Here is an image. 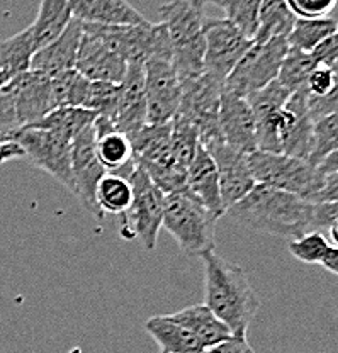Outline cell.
<instances>
[{"instance_id": "obj_13", "label": "cell", "mask_w": 338, "mask_h": 353, "mask_svg": "<svg viewBox=\"0 0 338 353\" xmlns=\"http://www.w3.org/2000/svg\"><path fill=\"white\" fill-rule=\"evenodd\" d=\"M95 138L97 134L92 123L83 128L72 141V172L73 183H75L73 194L87 211L97 218H102L95 192H97L99 182L108 174V170L102 167L95 153Z\"/></svg>"}, {"instance_id": "obj_28", "label": "cell", "mask_w": 338, "mask_h": 353, "mask_svg": "<svg viewBox=\"0 0 338 353\" xmlns=\"http://www.w3.org/2000/svg\"><path fill=\"white\" fill-rule=\"evenodd\" d=\"M36 53L31 29L28 28L10 38L0 41V70L10 79L31 70V60Z\"/></svg>"}, {"instance_id": "obj_43", "label": "cell", "mask_w": 338, "mask_h": 353, "mask_svg": "<svg viewBox=\"0 0 338 353\" xmlns=\"http://www.w3.org/2000/svg\"><path fill=\"white\" fill-rule=\"evenodd\" d=\"M311 57L316 65L332 66L338 63V31L333 32L326 39H323L318 46L311 51Z\"/></svg>"}, {"instance_id": "obj_8", "label": "cell", "mask_w": 338, "mask_h": 353, "mask_svg": "<svg viewBox=\"0 0 338 353\" xmlns=\"http://www.w3.org/2000/svg\"><path fill=\"white\" fill-rule=\"evenodd\" d=\"M223 83L208 73L182 83L181 105L175 116H181L196 128L199 143L206 150L225 141L218 121Z\"/></svg>"}, {"instance_id": "obj_6", "label": "cell", "mask_w": 338, "mask_h": 353, "mask_svg": "<svg viewBox=\"0 0 338 353\" xmlns=\"http://www.w3.org/2000/svg\"><path fill=\"white\" fill-rule=\"evenodd\" d=\"M248 163L255 183L284 190L310 202H315L325 183V174L318 167L288 154L255 150L248 154Z\"/></svg>"}, {"instance_id": "obj_45", "label": "cell", "mask_w": 338, "mask_h": 353, "mask_svg": "<svg viewBox=\"0 0 338 353\" xmlns=\"http://www.w3.org/2000/svg\"><path fill=\"white\" fill-rule=\"evenodd\" d=\"M318 202H338V172L325 175V183L315 197V204Z\"/></svg>"}, {"instance_id": "obj_19", "label": "cell", "mask_w": 338, "mask_h": 353, "mask_svg": "<svg viewBox=\"0 0 338 353\" xmlns=\"http://www.w3.org/2000/svg\"><path fill=\"white\" fill-rule=\"evenodd\" d=\"M83 36V24L72 19L65 31L41 50L34 53L31 60V70L45 73L48 77L60 75V73L75 70L77 54H79L80 41Z\"/></svg>"}, {"instance_id": "obj_1", "label": "cell", "mask_w": 338, "mask_h": 353, "mask_svg": "<svg viewBox=\"0 0 338 353\" xmlns=\"http://www.w3.org/2000/svg\"><path fill=\"white\" fill-rule=\"evenodd\" d=\"M315 202L274 187L255 183L252 190L225 212L247 230L296 240L310 233Z\"/></svg>"}, {"instance_id": "obj_34", "label": "cell", "mask_w": 338, "mask_h": 353, "mask_svg": "<svg viewBox=\"0 0 338 353\" xmlns=\"http://www.w3.org/2000/svg\"><path fill=\"white\" fill-rule=\"evenodd\" d=\"M199 146V134L196 128L181 116L172 119V160L179 168L187 172L190 161Z\"/></svg>"}, {"instance_id": "obj_21", "label": "cell", "mask_w": 338, "mask_h": 353, "mask_svg": "<svg viewBox=\"0 0 338 353\" xmlns=\"http://www.w3.org/2000/svg\"><path fill=\"white\" fill-rule=\"evenodd\" d=\"M70 12L82 24L135 26L146 21L128 0H70Z\"/></svg>"}, {"instance_id": "obj_11", "label": "cell", "mask_w": 338, "mask_h": 353, "mask_svg": "<svg viewBox=\"0 0 338 353\" xmlns=\"http://www.w3.org/2000/svg\"><path fill=\"white\" fill-rule=\"evenodd\" d=\"M204 39V73L221 82L253 44V39L247 38L237 26L219 17H206Z\"/></svg>"}, {"instance_id": "obj_26", "label": "cell", "mask_w": 338, "mask_h": 353, "mask_svg": "<svg viewBox=\"0 0 338 353\" xmlns=\"http://www.w3.org/2000/svg\"><path fill=\"white\" fill-rule=\"evenodd\" d=\"M70 0H41L38 16L29 26L36 51L58 38L72 21Z\"/></svg>"}, {"instance_id": "obj_5", "label": "cell", "mask_w": 338, "mask_h": 353, "mask_svg": "<svg viewBox=\"0 0 338 353\" xmlns=\"http://www.w3.org/2000/svg\"><path fill=\"white\" fill-rule=\"evenodd\" d=\"M216 221L190 192L165 196L161 226L186 255L203 259L206 253L215 252Z\"/></svg>"}, {"instance_id": "obj_14", "label": "cell", "mask_w": 338, "mask_h": 353, "mask_svg": "<svg viewBox=\"0 0 338 353\" xmlns=\"http://www.w3.org/2000/svg\"><path fill=\"white\" fill-rule=\"evenodd\" d=\"M12 92L19 128L31 126L57 109L51 90V77L28 70L6 85Z\"/></svg>"}, {"instance_id": "obj_27", "label": "cell", "mask_w": 338, "mask_h": 353, "mask_svg": "<svg viewBox=\"0 0 338 353\" xmlns=\"http://www.w3.org/2000/svg\"><path fill=\"white\" fill-rule=\"evenodd\" d=\"M296 19L297 17L289 9L286 0H262L259 10V29L253 41L266 43L274 38L288 39Z\"/></svg>"}, {"instance_id": "obj_23", "label": "cell", "mask_w": 338, "mask_h": 353, "mask_svg": "<svg viewBox=\"0 0 338 353\" xmlns=\"http://www.w3.org/2000/svg\"><path fill=\"white\" fill-rule=\"evenodd\" d=\"M145 331L157 341L160 353H204L201 341L170 314L146 319Z\"/></svg>"}, {"instance_id": "obj_22", "label": "cell", "mask_w": 338, "mask_h": 353, "mask_svg": "<svg viewBox=\"0 0 338 353\" xmlns=\"http://www.w3.org/2000/svg\"><path fill=\"white\" fill-rule=\"evenodd\" d=\"M130 139L136 161L177 167L172 160V121L167 124H146Z\"/></svg>"}, {"instance_id": "obj_37", "label": "cell", "mask_w": 338, "mask_h": 353, "mask_svg": "<svg viewBox=\"0 0 338 353\" xmlns=\"http://www.w3.org/2000/svg\"><path fill=\"white\" fill-rule=\"evenodd\" d=\"M289 97H291V92L282 87L277 80H274L267 87L248 95L247 101L253 112V117H255V121H259L281 110Z\"/></svg>"}, {"instance_id": "obj_7", "label": "cell", "mask_w": 338, "mask_h": 353, "mask_svg": "<svg viewBox=\"0 0 338 353\" xmlns=\"http://www.w3.org/2000/svg\"><path fill=\"white\" fill-rule=\"evenodd\" d=\"M130 182L133 187V202L121 216L119 233L126 240L135 238L146 252H152L157 246L158 231L163 221L165 194L150 180L139 165L130 176Z\"/></svg>"}, {"instance_id": "obj_20", "label": "cell", "mask_w": 338, "mask_h": 353, "mask_svg": "<svg viewBox=\"0 0 338 353\" xmlns=\"http://www.w3.org/2000/svg\"><path fill=\"white\" fill-rule=\"evenodd\" d=\"M187 189L216 219L225 216L221 192H219L218 168L211 153L201 143L187 168Z\"/></svg>"}, {"instance_id": "obj_40", "label": "cell", "mask_w": 338, "mask_h": 353, "mask_svg": "<svg viewBox=\"0 0 338 353\" xmlns=\"http://www.w3.org/2000/svg\"><path fill=\"white\" fill-rule=\"evenodd\" d=\"M328 231L330 240L338 246V202H318L313 209L310 233Z\"/></svg>"}, {"instance_id": "obj_35", "label": "cell", "mask_w": 338, "mask_h": 353, "mask_svg": "<svg viewBox=\"0 0 338 353\" xmlns=\"http://www.w3.org/2000/svg\"><path fill=\"white\" fill-rule=\"evenodd\" d=\"M338 150V112L315 121L313 128V150L310 161L313 167H319L328 154Z\"/></svg>"}, {"instance_id": "obj_33", "label": "cell", "mask_w": 338, "mask_h": 353, "mask_svg": "<svg viewBox=\"0 0 338 353\" xmlns=\"http://www.w3.org/2000/svg\"><path fill=\"white\" fill-rule=\"evenodd\" d=\"M316 66L318 65H316L311 53H304V51L289 48L288 54H286L284 61L281 65V70H279L277 82L284 88H288L291 94L303 90V88H306L308 77L311 75Z\"/></svg>"}, {"instance_id": "obj_2", "label": "cell", "mask_w": 338, "mask_h": 353, "mask_svg": "<svg viewBox=\"0 0 338 353\" xmlns=\"http://www.w3.org/2000/svg\"><path fill=\"white\" fill-rule=\"evenodd\" d=\"M204 304L230 328L233 336H247V330L260 307L248 275L237 263L216 252L203 256Z\"/></svg>"}, {"instance_id": "obj_47", "label": "cell", "mask_w": 338, "mask_h": 353, "mask_svg": "<svg viewBox=\"0 0 338 353\" xmlns=\"http://www.w3.org/2000/svg\"><path fill=\"white\" fill-rule=\"evenodd\" d=\"M319 265H321L325 270H328L330 274L337 275L338 277V246L330 245L328 250L325 252V255H323Z\"/></svg>"}, {"instance_id": "obj_9", "label": "cell", "mask_w": 338, "mask_h": 353, "mask_svg": "<svg viewBox=\"0 0 338 353\" xmlns=\"http://www.w3.org/2000/svg\"><path fill=\"white\" fill-rule=\"evenodd\" d=\"M288 50L289 44L286 38H274L266 43L253 41L247 53L226 77L223 90L247 99L253 92L267 87L277 80Z\"/></svg>"}, {"instance_id": "obj_29", "label": "cell", "mask_w": 338, "mask_h": 353, "mask_svg": "<svg viewBox=\"0 0 338 353\" xmlns=\"http://www.w3.org/2000/svg\"><path fill=\"white\" fill-rule=\"evenodd\" d=\"M97 205L101 214L123 216L133 202V187L130 179L108 172L97 185Z\"/></svg>"}, {"instance_id": "obj_16", "label": "cell", "mask_w": 338, "mask_h": 353, "mask_svg": "<svg viewBox=\"0 0 338 353\" xmlns=\"http://www.w3.org/2000/svg\"><path fill=\"white\" fill-rule=\"evenodd\" d=\"M75 70L90 82H108L119 85L126 75L128 63L97 36L83 31Z\"/></svg>"}, {"instance_id": "obj_30", "label": "cell", "mask_w": 338, "mask_h": 353, "mask_svg": "<svg viewBox=\"0 0 338 353\" xmlns=\"http://www.w3.org/2000/svg\"><path fill=\"white\" fill-rule=\"evenodd\" d=\"M97 114L92 112L89 109L82 108H58L51 110L48 116L39 119L38 123L31 124V126L24 128H34V130H45L57 132V134L63 136V138L73 141L77 134L89 126L95 121Z\"/></svg>"}, {"instance_id": "obj_42", "label": "cell", "mask_w": 338, "mask_h": 353, "mask_svg": "<svg viewBox=\"0 0 338 353\" xmlns=\"http://www.w3.org/2000/svg\"><path fill=\"white\" fill-rule=\"evenodd\" d=\"M19 130L16 116V105H14V95L7 87L0 88V132L2 134H12Z\"/></svg>"}, {"instance_id": "obj_41", "label": "cell", "mask_w": 338, "mask_h": 353, "mask_svg": "<svg viewBox=\"0 0 338 353\" xmlns=\"http://www.w3.org/2000/svg\"><path fill=\"white\" fill-rule=\"evenodd\" d=\"M297 19H319L330 17L338 0H286Z\"/></svg>"}, {"instance_id": "obj_32", "label": "cell", "mask_w": 338, "mask_h": 353, "mask_svg": "<svg viewBox=\"0 0 338 353\" xmlns=\"http://www.w3.org/2000/svg\"><path fill=\"white\" fill-rule=\"evenodd\" d=\"M90 80L80 75L77 70L51 77V90H53L54 104L58 108H82L86 105L89 95Z\"/></svg>"}, {"instance_id": "obj_44", "label": "cell", "mask_w": 338, "mask_h": 353, "mask_svg": "<svg viewBox=\"0 0 338 353\" xmlns=\"http://www.w3.org/2000/svg\"><path fill=\"white\" fill-rule=\"evenodd\" d=\"M204 353H255V350L248 343L247 336H233L231 334L225 341L208 348Z\"/></svg>"}, {"instance_id": "obj_12", "label": "cell", "mask_w": 338, "mask_h": 353, "mask_svg": "<svg viewBox=\"0 0 338 353\" xmlns=\"http://www.w3.org/2000/svg\"><path fill=\"white\" fill-rule=\"evenodd\" d=\"M146 95V124H167L177 114L182 82L172 60L152 58L143 65Z\"/></svg>"}, {"instance_id": "obj_46", "label": "cell", "mask_w": 338, "mask_h": 353, "mask_svg": "<svg viewBox=\"0 0 338 353\" xmlns=\"http://www.w3.org/2000/svg\"><path fill=\"white\" fill-rule=\"evenodd\" d=\"M19 158H24V152L17 143H0V165L7 163V161L10 160H19Z\"/></svg>"}, {"instance_id": "obj_31", "label": "cell", "mask_w": 338, "mask_h": 353, "mask_svg": "<svg viewBox=\"0 0 338 353\" xmlns=\"http://www.w3.org/2000/svg\"><path fill=\"white\" fill-rule=\"evenodd\" d=\"M338 31V21L333 17L319 19H296L291 34L288 36L289 48L311 53L323 39Z\"/></svg>"}, {"instance_id": "obj_50", "label": "cell", "mask_w": 338, "mask_h": 353, "mask_svg": "<svg viewBox=\"0 0 338 353\" xmlns=\"http://www.w3.org/2000/svg\"><path fill=\"white\" fill-rule=\"evenodd\" d=\"M196 2H201V3H216V6H219V0H196Z\"/></svg>"}, {"instance_id": "obj_48", "label": "cell", "mask_w": 338, "mask_h": 353, "mask_svg": "<svg viewBox=\"0 0 338 353\" xmlns=\"http://www.w3.org/2000/svg\"><path fill=\"white\" fill-rule=\"evenodd\" d=\"M318 168L325 175L333 174V172H338V150L337 152H333L332 154H328V157L321 161V165H319Z\"/></svg>"}, {"instance_id": "obj_10", "label": "cell", "mask_w": 338, "mask_h": 353, "mask_svg": "<svg viewBox=\"0 0 338 353\" xmlns=\"http://www.w3.org/2000/svg\"><path fill=\"white\" fill-rule=\"evenodd\" d=\"M12 141L23 148L24 158H28L34 167L46 172L70 192H73L72 172V141L57 132L34 130V128H19L12 132Z\"/></svg>"}, {"instance_id": "obj_36", "label": "cell", "mask_w": 338, "mask_h": 353, "mask_svg": "<svg viewBox=\"0 0 338 353\" xmlns=\"http://www.w3.org/2000/svg\"><path fill=\"white\" fill-rule=\"evenodd\" d=\"M262 0H219V7L233 26L250 39L255 38L259 29V10Z\"/></svg>"}, {"instance_id": "obj_49", "label": "cell", "mask_w": 338, "mask_h": 353, "mask_svg": "<svg viewBox=\"0 0 338 353\" xmlns=\"http://www.w3.org/2000/svg\"><path fill=\"white\" fill-rule=\"evenodd\" d=\"M10 80H12V79H10V77L7 75L6 72H2V70H0V88H3V87H6L7 83L10 82Z\"/></svg>"}, {"instance_id": "obj_15", "label": "cell", "mask_w": 338, "mask_h": 353, "mask_svg": "<svg viewBox=\"0 0 338 353\" xmlns=\"http://www.w3.org/2000/svg\"><path fill=\"white\" fill-rule=\"evenodd\" d=\"M218 168L219 192L225 212L241 201L255 187V179L248 163V154L228 143H218L208 150Z\"/></svg>"}, {"instance_id": "obj_3", "label": "cell", "mask_w": 338, "mask_h": 353, "mask_svg": "<svg viewBox=\"0 0 338 353\" xmlns=\"http://www.w3.org/2000/svg\"><path fill=\"white\" fill-rule=\"evenodd\" d=\"M160 17L172 43V63L181 82L204 75V3L172 0L160 7Z\"/></svg>"}, {"instance_id": "obj_38", "label": "cell", "mask_w": 338, "mask_h": 353, "mask_svg": "<svg viewBox=\"0 0 338 353\" xmlns=\"http://www.w3.org/2000/svg\"><path fill=\"white\" fill-rule=\"evenodd\" d=\"M117 97H119V85H116V83L90 82L89 95H87L83 109H89L97 114V117H102V119L114 124Z\"/></svg>"}, {"instance_id": "obj_18", "label": "cell", "mask_w": 338, "mask_h": 353, "mask_svg": "<svg viewBox=\"0 0 338 353\" xmlns=\"http://www.w3.org/2000/svg\"><path fill=\"white\" fill-rule=\"evenodd\" d=\"M146 126V95L143 65H128L126 75L119 83L114 128L131 136Z\"/></svg>"}, {"instance_id": "obj_24", "label": "cell", "mask_w": 338, "mask_h": 353, "mask_svg": "<svg viewBox=\"0 0 338 353\" xmlns=\"http://www.w3.org/2000/svg\"><path fill=\"white\" fill-rule=\"evenodd\" d=\"M170 316L201 341L204 352L231 336L230 328L206 304L189 306Z\"/></svg>"}, {"instance_id": "obj_17", "label": "cell", "mask_w": 338, "mask_h": 353, "mask_svg": "<svg viewBox=\"0 0 338 353\" xmlns=\"http://www.w3.org/2000/svg\"><path fill=\"white\" fill-rule=\"evenodd\" d=\"M218 121L225 143L247 154L255 152V117L247 99L223 90Z\"/></svg>"}, {"instance_id": "obj_25", "label": "cell", "mask_w": 338, "mask_h": 353, "mask_svg": "<svg viewBox=\"0 0 338 353\" xmlns=\"http://www.w3.org/2000/svg\"><path fill=\"white\" fill-rule=\"evenodd\" d=\"M95 153L102 167L111 174L130 179L136 168V160L130 136L121 131H108L95 138Z\"/></svg>"}, {"instance_id": "obj_39", "label": "cell", "mask_w": 338, "mask_h": 353, "mask_svg": "<svg viewBox=\"0 0 338 353\" xmlns=\"http://www.w3.org/2000/svg\"><path fill=\"white\" fill-rule=\"evenodd\" d=\"M328 246V238L323 233H306L288 243V250L294 259L308 265L321 262Z\"/></svg>"}, {"instance_id": "obj_4", "label": "cell", "mask_w": 338, "mask_h": 353, "mask_svg": "<svg viewBox=\"0 0 338 353\" xmlns=\"http://www.w3.org/2000/svg\"><path fill=\"white\" fill-rule=\"evenodd\" d=\"M313 128L308 92L303 88L291 94L281 110L255 121L257 150L308 160L313 150Z\"/></svg>"}]
</instances>
